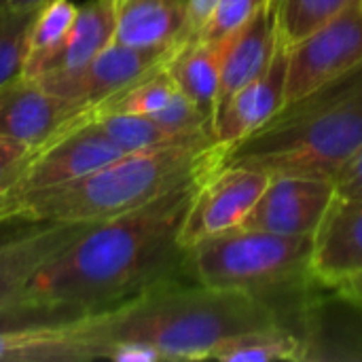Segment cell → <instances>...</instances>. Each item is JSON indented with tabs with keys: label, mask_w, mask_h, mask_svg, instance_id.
Segmentation results:
<instances>
[{
	"label": "cell",
	"mask_w": 362,
	"mask_h": 362,
	"mask_svg": "<svg viewBox=\"0 0 362 362\" xmlns=\"http://www.w3.org/2000/svg\"><path fill=\"white\" fill-rule=\"evenodd\" d=\"M284 106L293 104L362 66V0L301 40L286 45Z\"/></svg>",
	"instance_id": "obj_6"
},
{
	"label": "cell",
	"mask_w": 362,
	"mask_h": 362,
	"mask_svg": "<svg viewBox=\"0 0 362 362\" xmlns=\"http://www.w3.org/2000/svg\"><path fill=\"white\" fill-rule=\"evenodd\" d=\"M333 185H335V195L362 199V148L341 168Z\"/></svg>",
	"instance_id": "obj_29"
},
{
	"label": "cell",
	"mask_w": 362,
	"mask_h": 362,
	"mask_svg": "<svg viewBox=\"0 0 362 362\" xmlns=\"http://www.w3.org/2000/svg\"><path fill=\"white\" fill-rule=\"evenodd\" d=\"M127 155L93 119H81L59 136L34 148L17 180L0 197V208L40 189L87 176Z\"/></svg>",
	"instance_id": "obj_7"
},
{
	"label": "cell",
	"mask_w": 362,
	"mask_h": 362,
	"mask_svg": "<svg viewBox=\"0 0 362 362\" xmlns=\"http://www.w3.org/2000/svg\"><path fill=\"white\" fill-rule=\"evenodd\" d=\"M202 180L193 178L146 206L91 223L32 278L25 295L93 314L153 286L187 280L180 233Z\"/></svg>",
	"instance_id": "obj_1"
},
{
	"label": "cell",
	"mask_w": 362,
	"mask_h": 362,
	"mask_svg": "<svg viewBox=\"0 0 362 362\" xmlns=\"http://www.w3.org/2000/svg\"><path fill=\"white\" fill-rule=\"evenodd\" d=\"M280 42L282 36L278 23V2L272 0L250 21H246L238 32L231 34L229 49L223 62L214 110L269 68Z\"/></svg>",
	"instance_id": "obj_15"
},
{
	"label": "cell",
	"mask_w": 362,
	"mask_h": 362,
	"mask_svg": "<svg viewBox=\"0 0 362 362\" xmlns=\"http://www.w3.org/2000/svg\"><path fill=\"white\" fill-rule=\"evenodd\" d=\"M331 288L337 293V297L341 301L350 303L356 310H362V274H356L352 278H346V280H341L339 284H335Z\"/></svg>",
	"instance_id": "obj_31"
},
{
	"label": "cell",
	"mask_w": 362,
	"mask_h": 362,
	"mask_svg": "<svg viewBox=\"0 0 362 362\" xmlns=\"http://www.w3.org/2000/svg\"><path fill=\"white\" fill-rule=\"evenodd\" d=\"M356 361H362V350H358V354H356Z\"/></svg>",
	"instance_id": "obj_34"
},
{
	"label": "cell",
	"mask_w": 362,
	"mask_h": 362,
	"mask_svg": "<svg viewBox=\"0 0 362 362\" xmlns=\"http://www.w3.org/2000/svg\"><path fill=\"white\" fill-rule=\"evenodd\" d=\"M312 235H282L235 227L185 250L187 280L206 288L263 297L310 274Z\"/></svg>",
	"instance_id": "obj_5"
},
{
	"label": "cell",
	"mask_w": 362,
	"mask_h": 362,
	"mask_svg": "<svg viewBox=\"0 0 362 362\" xmlns=\"http://www.w3.org/2000/svg\"><path fill=\"white\" fill-rule=\"evenodd\" d=\"M361 148L362 66L286 104L257 132L221 148L214 170L250 168L269 176L335 180Z\"/></svg>",
	"instance_id": "obj_3"
},
{
	"label": "cell",
	"mask_w": 362,
	"mask_h": 362,
	"mask_svg": "<svg viewBox=\"0 0 362 362\" xmlns=\"http://www.w3.org/2000/svg\"><path fill=\"white\" fill-rule=\"evenodd\" d=\"M178 85L170 76L165 68H159L144 78L136 81L134 85L125 87L123 91L115 93L112 98L104 100L102 104L87 110L83 117L93 119L102 115H155L165 108L172 98L178 93Z\"/></svg>",
	"instance_id": "obj_23"
},
{
	"label": "cell",
	"mask_w": 362,
	"mask_h": 362,
	"mask_svg": "<svg viewBox=\"0 0 362 362\" xmlns=\"http://www.w3.org/2000/svg\"><path fill=\"white\" fill-rule=\"evenodd\" d=\"M310 358V341L288 331L282 322L238 333L223 339L208 361L218 362H299Z\"/></svg>",
	"instance_id": "obj_19"
},
{
	"label": "cell",
	"mask_w": 362,
	"mask_h": 362,
	"mask_svg": "<svg viewBox=\"0 0 362 362\" xmlns=\"http://www.w3.org/2000/svg\"><path fill=\"white\" fill-rule=\"evenodd\" d=\"M286 64L288 47L282 40L269 68L214 110L212 132L221 148H227L250 136L284 108Z\"/></svg>",
	"instance_id": "obj_14"
},
{
	"label": "cell",
	"mask_w": 362,
	"mask_h": 362,
	"mask_svg": "<svg viewBox=\"0 0 362 362\" xmlns=\"http://www.w3.org/2000/svg\"><path fill=\"white\" fill-rule=\"evenodd\" d=\"M76 13L78 6L72 0H51L36 13L30 30L23 76L36 78L62 51L76 21Z\"/></svg>",
	"instance_id": "obj_22"
},
{
	"label": "cell",
	"mask_w": 362,
	"mask_h": 362,
	"mask_svg": "<svg viewBox=\"0 0 362 362\" xmlns=\"http://www.w3.org/2000/svg\"><path fill=\"white\" fill-rule=\"evenodd\" d=\"M115 32H117V2L87 0L83 6H78L76 21L72 25L66 45L45 66V70L38 76L66 74L83 68L115 40Z\"/></svg>",
	"instance_id": "obj_18"
},
{
	"label": "cell",
	"mask_w": 362,
	"mask_h": 362,
	"mask_svg": "<svg viewBox=\"0 0 362 362\" xmlns=\"http://www.w3.org/2000/svg\"><path fill=\"white\" fill-rule=\"evenodd\" d=\"M51 0H0V8L6 11H40Z\"/></svg>",
	"instance_id": "obj_32"
},
{
	"label": "cell",
	"mask_w": 362,
	"mask_h": 362,
	"mask_svg": "<svg viewBox=\"0 0 362 362\" xmlns=\"http://www.w3.org/2000/svg\"><path fill=\"white\" fill-rule=\"evenodd\" d=\"M8 223H13V221H8ZM8 223H0V231H2V229H4V227L8 225Z\"/></svg>",
	"instance_id": "obj_33"
},
{
	"label": "cell",
	"mask_w": 362,
	"mask_h": 362,
	"mask_svg": "<svg viewBox=\"0 0 362 362\" xmlns=\"http://www.w3.org/2000/svg\"><path fill=\"white\" fill-rule=\"evenodd\" d=\"M187 0H119L115 40L140 49H170L185 42Z\"/></svg>",
	"instance_id": "obj_16"
},
{
	"label": "cell",
	"mask_w": 362,
	"mask_h": 362,
	"mask_svg": "<svg viewBox=\"0 0 362 362\" xmlns=\"http://www.w3.org/2000/svg\"><path fill=\"white\" fill-rule=\"evenodd\" d=\"M280 325L263 297L206 288L191 280L153 286L74 322L91 361H208L227 337Z\"/></svg>",
	"instance_id": "obj_2"
},
{
	"label": "cell",
	"mask_w": 362,
	"mask_h": 362,
	"mask_svg": "<svg viewBox=\"0 0 362 362\" xmlns=\"http://www.w3.org/2000/svg\"><path fill=\"white\" fill-rule=\"evenodd\" d=\"M174 51L176 47L140 49L112 40L83 68L66 74H45L36 81L47 91L78 104L87 112L146 74L165 68Z\"/></svg>",
	"instance_id": "obj_8"
},
{
	"label": "cell",
	"mask_w": 362,
	"mask_h": 362,
	"mask_svg": "<svg viewBox=\"0 0 362 362\" xmlns=\"http://www.w3.org/2000/svg\"><path fill=\"white\" fill-rule=\"evenodd\" d=\"M272 0H218L210 19L193 40H218L238 32Z\"/></svg>",
	"instance_id": "obj_27"
},
{
	"label": "cell",
	"mask_w": 362,
	"mask_h": 362,
	"mask_svg": "<svg viewBox=\"0 0 362 362\" xmlns=\"http://www.w3.org/2000/svg\"><path fill=\"white\" fill-rule=\"evenodd\" d=\"M218 0H187V30H185V42L193 40L206 21L210 19L212 11L216 8ZM182 42V45H185Z\"/></svg>",
	"instance_id": "obj_30"
},
{
	"label": "cell",
	"mask_w": 362,
	"mask_h": 362,
	"mask_svg": "<svg viewBox=\"0 0 362 362\" xmlns=\"http://www.w3.org/2000/svg\"><path fill=\"white\" fill-rule=\"evenodd\" d=\"M98 125L119 144L125 153L165 148V146H195V144H216L212 136L185 134L170 129L148 115H102L93 117Z\"/></svg>",
	"instance_id": "obj_21"
},
{
	"label": "cell",
	"mask_w": 362,
	"mask_h": 362,
	"mask_svg": "<svg viewBox=\"0 0 362 362\" xmlns=\"http://www.w3.org/2000/svg\"><path fill=\"white\" fill-rule=\"evenodd\" d=\"M91 223H25L13 221L0 231V305L25 297L32 278Z\"/></svg>",
	"instance_id": "obj_10"
},
{
	"label": "cell",
	"mask_w": 362,
	"mask_h": 362,
	"mask_svg": "<svg viewBox=\"0 0 362 362\" xmlns=\"http://www.w3.org/2000/svg\"><path fill=\"white\" fill-rule=\"evenodd\" d=\"M89 362L74 322L57 329L0 335V362Z\"/></svg>",
	"instance_id": "obj_20"
},
{
	"label": "cell",
	"mask_w": 362,
	"mask_h": 362,
	"mask_svg": "<svg viewBox=\"0 0 362 362\" xmlns=\"http://www.w3.org/2000/svg\"><path fill=\"white\" fill-rule=\"evenodd\" d=\"M218 144L136 151L76 180L28 193L0 208V223H100L132 212L168 191L206 176Z\"/></svg>",
	"instance_id": "obj_4"
},
{
	"label": "cell",
	"mask_w": 362,
	"mask_h": 362,
	"mask_svg": "<svg viewBox=\"0 0 362 362\" xmlns=\"http://www.w3.org/2000/svg\"><path fill=\"white\" fill-rule=\"evenodd\" d=\"M229 40L231 34L218 40H189L176 47L165 66L178 89L210 119H214L216 93Z\"/></svg>",
	"instance_id": "obj_17"
},
{
	"label": "cell",
	"mask_w": 362,
	"mask_h": 362,
	"mask_svg": "<svg viewBox=\"0 0 362 362\" xmlns=\"http://www.w3.org/2000/svg\"><path fill=\"white\" fill-rule=\"evenodd\" d=\"M83 108L47 91L36 78L19 76L0 87V140L40 148L72 123L85 119Z\"/></svg>",
	"instance_id": "obj_11"
},
{
	"label": "cell",
	"mask_w": 362,
	"mask_h": 362,
	"mask_svg": "<svg viewBox=\"0 0 362 362\" xmlns=\"http://www.w3.org/2000/svg\"><path fill=\"white\" fill-rule=\"evenodd\" d=\"M280 36L286 45H293L325 25L356 0H276Z\"/></svg>",
	"instance_id": "obj_25"
},
{
	"label": "cell",
	"mask_w": 362,
	"mask_h": 362,
	"mask_svg": "<svg viewBox=\"0 0 362 362\" xmlns=\"http://www.w3.org/2000/svg\"><path fill=\"white\" fill-rule=\"evenodd\" d=\"M333 197V180L310 176H272L240 227L282 235H314Z\"/></svg>",
	"instance_id": "obj_12"
},
{
	"label": "cell",
	"mask_w": 362,
	"mask_h": 362,
	"mask_svg": "<svg viewBox=\"0 0 362 362\" xmlns=\"http://www.w3.org/2000/svg\"><path fill=\"white\" fill-rule=\"evenodd\" d=\"M32 153H34V148H30V146L0 140V197L17 180V176L21 174V170L28 163V159L32 157Z\"/></svg>",
	"instance_id": "obj_28"
},
{
	"label": "cell",
	"mask_w": 362,
	"mask_h": 362,
	"mask_svg": "<svg viewBox=\"0 0 362 362\" xmlns=\"http://www.w3.org/2000/svg\"><path fill=\"white\" fill-rule=\"evenodd\" d=\"M36 13L38 11L0 8V87L23 74L30 30Z\"/></svg>",
	"instance_id": "obj_26"
},
{
	"label": "cell",
	"mask_w": 362,
	"mask_h": 362,
	"mask_svg": "<svg viewBox=\"0 0 362 362\" xmlns=\"http://www.w3.org/2000/svg\"><path fill=\"white\" fill-rule=\"evenodd\" d=\"M87 314L89 312H85L76 305L45 301V299L25 295L17 301L0 305V335L28 333V331H40V329H57V327L72 325Z\"/></svg>",
	"instance_id": "obj_24"
},
{
	"label": "cell",
	"mask_w": 362,
	"mask_h": 362,
	"mask_svg": "<svg viewBox=\"0 0 362 362\" xmlns=\"http://www.w3.org/2000/svg\"><path fill=\"white\" fill-rule=\"evenodd\" d=\"M115 2H119V0H115Z\"/></svg>",
	"instance_id": "obj_35"
},
{
	"label": "cell",
	"mask_w": 362,
	"mask_h": 362,
	"mask_svg": "<svg viewBox=\"0 0 362 362\" xmlns=\"http://www.w3.org/2000/svg\"><path fill=\"white\" fill-rule=\"evenodd\" d=\"M269 178V174L250 168H225L204 176L182 225V248L240 227Z\"/></svg>",
	"instance_id": "obj_9"
},
{
	"label": "cell",
	"mask_w": 362,
	"mask_h": 362,
	"mask_svg": "<svg viewBox=\"0 0 362 362\" xmlns=\"http://www.w3.org/2000/svg\"><path fill=\"white\" fill-rule=\"evenodd\" d=\"M310 274L325 286L362 274V199H331L312 235Z\"/></svg>",
	"instance_id": "obj_13"
}]
</instances>
